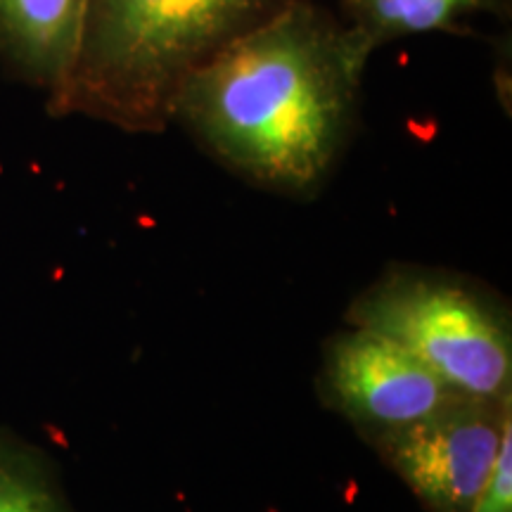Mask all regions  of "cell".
I'll use <instances>...</instances> for the list:
<instances>
[{
	"label": "cell",
	"instance_id": "7a4b0ae2",
	"mask_svg": "<svg viewBox=\"0 0 512 512\" xmlns=\"http://www.w3.org/2000/svg\"><path fill=\"white\" fill-rule=\"evenodd\" d=\"M302 0H86L55 117L162 133L183 83L221 50Z\"/></svg>",
	"mask_w": 512,
	"mask_h": 512
},
{
	"label": "cell",
	"instance_id": "52a82bcc",
	"mask_svg": "<svg viewBox=\"0 0 512 512\" xmlns=\"http://www.w3.org/2000/svg\"><path fill=\"white\" fill-rule=\"evenodd\" d=\"M337 5L344 24L373 50L430 31L470 36L475 31L465 19L477 12L510 19V0H337Z\"/></svg>",
	"mask_w": 512,
	"mask_h": 512
},
{
	"label": "cell",
	"instance_id": "ba28073f",
	"mask_svg": "<svg viewBox=\"0 0 512 512\" xmlns=\"http://www.w3.org/2000/svg\"><path fill=\"white\" fill-rule=\"evenodd\" d=\"M0 512H74L43 451L0 425Z\"/></svg>",
	"mask_w": 512,
	"mask_h": 512
},
{
	"label": "cell",
	"instance_id": "8992f818",
	"mask_svg": "<svg viewBox=\"0 0 512 512\" xmlns=\"http://www.w3.org/2000/svg\"><path fill=\"white\" fill-rule=\"evenodd\" d=\"M86 0H0V64L12 79L60 93L79 48Z\"/></svg>",
	"mask_w": 512,
	"mask_h": 512
},
{
	"label": "cell",
	"instance_id": "6da1fadb",
	"mask_svg": "<svg viewBox=\"0 0 512 512\" xmlns=\"http://www.w3.org/2000/svg\"><path fill=\"white\" fill-rule=\"evenodd\" d=\"M370 55L342 17L302 0L190 74L171 121L256 188L313 197L354 136Z\"/></svg>",
	"mask_w": 512,
	"mask_h": 512
},
{
	"label": "cell",
	"instance_id": "5b68a950",
	"mask_svg": "<svg viewBox=\"0 0 512 512\" xmlns=\"http://www.w3.org/2000/svg\"><path fill=\"white\" fill-rule=\"evenodd\" d=\"M318 389L370 444L463 396L411 351L366 328H349L325 344Z\"/></svg>",
	"mask_w": 512,
	"mask_h": 512
},
{
	"label": "cell",
	"instance_id": "3957f363",
	"mask_svg": "<svg viewBox=\"0 0 512 512\" xmlns=\"http://www.w3.org/2000/svg\"><path fill=\"white\" fill-rule=\"evenodd\" d=\"M347 323L401 344L453 392L472 399L512 394L508 311L465 280L392 268L351 302Z\"/></svg>",
	"mask_w": 512,
	"mask_h": 512
},
{
	"label": "cell",
	"instance_id": "277c9868",
	"mask_svg": "<svg viewBox=\"0 0 512 512\" xmlns=\"http://www.w3.org/2000/svg\"><path fill=\"white\" fill-rule=\"evenodd\" d=\"M510 430L512 394L460 396L430 418L375 439L373 446L427 510L470 512Z\"/></svg>",
	"mask_w": 512,
	"mask_h": 512
},
{
	"label": "cell",
	"instance_id": "9c48e42d",
	"mask_svg": "<svg viewBox=\"0 0 512 512\" xmlns=\"http://www.w3.org/2000/svg\"><path fill=\"white\" fill-rule=\"evenodd\" d=\"M470 512H512V430L503 437L494 467Z\"/></svg>",
	"mask_w": 512,
	"mask_h": 512
}]
</instances>
